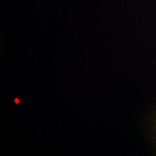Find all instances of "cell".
Wrapping results in <instances>:
<instances>
[{
    "instance_id": "obj_1",
    "label": "cell",
    "mask_w": 156,
    "mask_h": 156,
    "mask_svg": "<svg viewBox=\"0 0 156 156\" xmlns=\"http://www.w3.org/2000/svg\"><path fill=\"white\" fill-rule=\"evenodd\" d=\"M15 103H16V104H19V102H20V101H19V100L18 98H15Z\"/></svg>"
}]
</instances>
